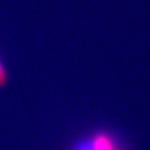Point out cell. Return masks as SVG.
<instances>
[{"mask_svg":"<svg viewBox=\"0 0 150 150\" xmlns=\"http://www.w3.org/2000/svg\"><path fill=\"white\" fill-rule=\"evenodd\" d=\"M7 82V73H5V69L3 66V63L0 62V87L5 84Z\"/></svg>","mask_w":150,"mask_h":150,"instance_id":"obj_1","label":"cell"},{"mask_svg":"<svg viewBox=\"0 0 150 150\" xmlns=\"http://www.w3.org/2000/svg\"><path fill=\"white\" fill-rule=\"evenodd\" d=\"M74 150H93V149H92V146H91L90 141L86 140V141H83V142H80Z\"/></svg>","mask_w":150,"mask_h":150,"instance_id":"obj_2","label":"cell"}]
</instances>
